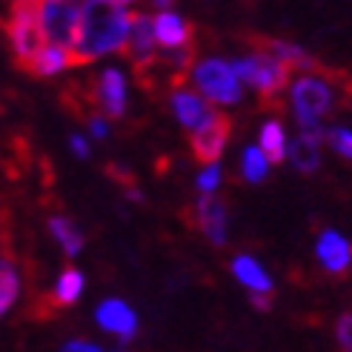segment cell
<instances>
[{"label":"cell","mask_w":352,"mask_h":352,"mask_svg":"<svg viewBox=\"0 0 352 352\" xmlns=\"http://www.w3.org/2000/svg\"><path fill=\"white\" fill-rule=\"evenodd\" d=\"M230 135H232V120L223 112H215L204 126L192 132V155H195L204 166H215L226 144H230Z\"/></svg>","instance_id":"obj_7"},{"label":"cell","mask_w":352,"mask_h":352,"mask_svg":"<svg viewBox=\"0 0 352 352\" xmlns=\"http://www.w3.org/2000/svg\"><path fill=\"white\" fill-rule=\"evenodd\" d=\"M152 29H155L157 46H164L166 52H172V49H189L192 26L184 21L181 14H175V12L166 9L157 17H152Z\"/></svg>","instance_id":"obj_13"},{"label":"cell","mask_w":352,"mask_h":352,"mask_svg":"<svg viewBox=\"0 0 352 352\" xmlns=\"http://www.w3.org/2000/svg\"><path fill=\"white\" fill-rule=\"evenodd\" d=\"M60 352H100V346L98 344H92V341H83V338H75V341H69V344H63V349Z\"/></svg>","instance_id":"obj_27"},{"label":"cell","mask_w":352,"mask_h":352,"mask_svg":"<svg viewBox=\"0 0 352 352\" xmlns=\"http://www.w3.org/2000/svg\"><path fill=\"white\" fill-rule=\"evenodd\" d=\"M17 292H21V278H17V272L9 267L0 270V318L9 312V307L17 301Z\"/></svg>","instance_id":"obj_23"},{"label":"cell","mask_w":352,"mask_h":352,"mask_svg":"<svg viewBox=\"0 0 352 352\" xmlns=\"http://www.w3.org/2000/svg\"><path fill=\"white\" fill-rule=\"evenodd\" d=\"M172 112H175V118H178L181 126L195 132L198 126H204V123L215 115V107H212V103H206L198 92L175 89L172 92Z\"/></svg>","instance_id":"obj_11"},{"label":"cell","mask_w":352,"mask_h":352,"mask_svg":"<svg viewBox=\"0 0 352 352\" xmlns=\"http://www.w3.org/2000/svg\"><path fill=\"white\" fill-rule=\"evenodd\" d=\"M263 52H267L270 58H275L278 63H284L289 72L292 69H312L315 60L307 55V52L301 46H295V43H287V41H263Z\"/></svg>","instance_id":"obj_17"},{"label":"cell","mask_w":352,"mask_h":352,"mask_svg":"<svg viewBox=\"0 0 352 352\" xmlns=\"http://www.w3.org/2000/svg\"><path fill=\"white\" fill-rule=\"evenodd\" d=\"M195 186L204 192V195H215V189L221 186V169H218V164H215V166H206V169L198 175Z\"/></svg>","instance_id":"obj_25"},{"label":"cell","mask_w":352,"mask_h":352,"mask_svg":"<svg viewBox=\"0 0 352 352\" xmlns=\"http://www.w3.org/2000/svg\"><path fill=\"white\" fill-rule=\"evenodd\" d=\"M38 14H41L46 46L72 52L78 41V29H80V6L66 3V0H43V3H38Z\"/></svg>","instance_id":"obj_4"},{"label":"cell","mask_w":352,"mask_h":352,"mask_svg":"<svg viewBox=\"0 0 352 352\" xmlns=\"http://www.w3.org/2000/svg\"><path fill=\"white\" fill-rule=\"evenodd\" d=\"M155 49H157V41H155V29H152V17L144 14V12H138L132 14V23H129V38H126V55L129 60L135 63V69H144L149 66L157 55H155Z\"/></svg>","instance_id":"obj_8"},{"label":"cell","mask_w":352,"mask_h":352,"mask_svg":"<svg viewBox=\"0 0 352 352\" xmlns=\"http://www.w3.org/2000/svg\"><path fill=\"white\" fill-rule=\"evenodd\" d=\"M83 292V275L72 267V270H63L60 278H58V284H55V292H52V298H55V304L58 307H69V304H75L78 298Z\"/></svg>","instance_id":"obj_21"},{"label":"cell","mask_w":352,"mask_h":352,"mask_svg":"<svg viewBox=\"0 0 352 352\" xmlns=\"http://www.w3.org/2000/svg\"><path fill=\"white\" fill-rule=\"evenodd\" d=\"M267 172H270V161L261 152V146H246L243 149V178L250 184H261L267 178Z\"/></svg>","instance_id":"obj_22"},{"label":"cell","mask_w":352,"mask_h":352,"mask_svg":"<svg viewBox=\"0 0 352 352\" xmlns=\"http://www.w3.org/2000/svg\"><path fill=\"white\" fill-rule=\"evenodd\" d=\"M89 129H92L95 138H107V132H109V126H107V120H103V118H92Z\"/></svg>","instance_id":"obj_29"},{"label":"cell","mask_w":352,"mask_h":352,"mask_svg":"<svg viewBox=\"0 0 352 352\" xmlns=\"http://www.w3.org/2000/svg\"><path fill=\"white\" fill-rule=\"evenodd\" d=\"M132 14L126 3H83L80 29L72 46V63H89L100 55L126 49Z\"/></svg>","instance_id":"obj_1"},{"label":"cell","mask_w":352,"mask_h":352,"mask_svg":"<svg viewBox=\"0 0 352 352\" xmlns=\"http://www.w3.org/2000/svg\"><path fill=\"white\" fill-rule=\"evenodd\" d=\"M72 152H75L78 157H89V144H86L80 135H75V138H72Z\"/></svg>","instance_id":"obj_28"},{"label":"cell","mask_w":352,"mask_h":352,"mask_svg":"<svg viewBox=\"0 0 352 352\" xmlns=\"http://www.w3.org/2000/svg\"><path fill=\"white\" fill-rule=\"evenodd\" d=\"M69 66H75V63H72V52L58 49V46H46L41 55H38V60H34V63L26 69V72L38 75V78H52V75L63 72V69H69Z\"/></svg>","instance_id":"obj_18"},{"label":"cell","mask_w":352,"mask_h":352,"mask_svg":"<svg viewBox=\"0 0 352 352\" xmlns=\"http://www.w3.org/2000/svg\"><path fill=\"white\" fill-rule=\"evenodd\" d=\"M9 43H12V55L17 60V66L29 69L38 55L46 49V38L41 29V14H38V3H14L12 14H9Z\"/></svg>","instance_id":"obj_2"},{"label":"cell","mask_w":352,"mask_h":352,"mask_svg":"<svg viewBox=\"0 0 352 352\" xmlns=\"http://www.w3.org/2000/svg\"><path fill=\"white\" fill-rule=\"evenodd\" d=\"M230 66H232L238 83H246V86H252V89H258L263 95V100H275V95L287 89L289 69L284 63H278L275 58H270L263 49H255L252 55H246Z\"/></svg>","instance_id":"obj_3"},{"label":"cell","mask_w":352,"mask_h":352,"mask_svg":"<svg viewBox=\"0 0 352 352\" xmlns=\"http://www.w3.org/2000/svg\"><path fill=\"white\" fill-rule=\"evenodd\" d=\"M261 152L267 155L270 164H280L287 157V132L280 126V120H270L261 129Z\"/></svg>","instance_id":"obj_20"},{"label":"cell","mask_w":352,"mask_h":352,"mask_svg":"<svg viewBox=\"0 0 352 352\" xmlns=\"http://www.w3.org/2000/svg\"><path fill=\"white\" fill-rule=\"evenodd\" d=\"M192 80L198 86V95L209 103H238L241 83L232 72V66L221 58H206L192 69Z\"/></svg>","instance_id":"obj_5"},{"label":"cell","mask_w":352,"mask_h":352,"mask_svg":"<svg viewBox=\"0 0 352 352\" xmlns=\"http://www.w3.org/2000/svg\"><path fill=\"white\" fill-rule=\"evenodd\" d=\"M336 338L341 352H352V312H344L336 324Z\"/></svg>","instance_id":"obj_26"},{"label":"cell","mask_w":352,"mask_h":352,"mask_svg":"<svg viewBox=\"0 0 352 352\" xmlns=\"http://www.w3.org/2000/svg\"><path fill=\"white\" fill-rule=\"evenodd\" d=\"M232 275H235L252 295H272V278L267 275V270H263L255 258L238 255V258L232 261Z\"/></svg>","instance_id":"obj_15"},{"label":"cell","mask_w":352,"mask_h":352,"mask_svg":"<svg viewBox=\"0 0 352 352\" xmlns=\"http://www.w3.org/2000/svg\"><path fill=\"white\" fill-rule=\"evenodd\" d=\"M321 140L318 138H309V135H301L295 138L289 149H287V157L292 161V166L298 172H315L321 166Z\"/></svg>","instance_id":"obj_16"},{"label":"cell","mask_w":352,"mask_h":352,"mask_svg":"<svg viewBox=\"0 0 352 352\" xmlns=\"http://www.w3.org/2000/svg\"><path fill=\"white\" fill-rule=\"evenodd\" d=\"M49 232H52V238L60 243V250H63L69 258H75V255L83 250V235L78 232V226L69 221V218H63V215L49 218Z\"/></svg>","instance_id":"obj_19"},{"label":"cell","mask_w":352,"mask_h":352,"mask_svg":"<svg viewBox=\"0 0 352 352\" xmlns=\"http://www.w3.org/2000/svg\"><path fill=\"white\" fill-rule=\"evenodd\" d=\"M98 103L109 118H120L126 112V78H123L118 69H107V72L100 75Z\"/></svg>","instance_id":"obj_14"},{"label":"cell","mask_w":352,"mask_h":352,"mask_svg":"<svg viewBox=\"0 0 352 352\" xmlns=\"http://www.w3.org/2000/svg\"><path fill=\"white\" fill-rule=\"evenodd\" d=\"M270 304H272V295H252L255 309H270Z\"/></svg>","instance_id":"obj_30"},{"label":"cell","mask_w":352,"mask_h":352,"mask_svg":"<svg viewBox=\"0 0 352 352\" xmlns=\"http://www.w3.org/2000/svg\"><path fill=\"white\" fill-rule=\"evenodd\" d=\"M289 98H292V109H295V118L301 123V129H315L321 126V118L332 109V92L329 86L315 78V75H301L292 89H289Z\"/></svg>","instance_id":"obj_6"},{"label":"cell","mask_w":352,"mask_h":352,"mask_svg":"<svg viewBox=\"0 0 352 352\" xmlns=\"http://www.w3.org/2000/svg\"><path fill=\"white\" fill-rule=\"evenodd\" d=\"M198 212V226L206 235V241H212L215 246L226 243V204L218 195H201V201L195 204Z\"/></svg>","instance_id":"obj_12"},{"label":"cell","mask_w":352,"mask_h":352,"mask_svg":"<svg viewBox=\"0 0 352 352\" xmlns=\"http://www.w3.org/2000/svg\"><path fill=\"white\" fill-rule=\"evenodd\" d=\"M98 324L112 332V336H118L120 341H132L135 338V329H138V315L132 312L129 304L118 301V298H109V301H103L95 312Z\"/></svg>","instance_id":"obj_10"},{"label":"cell","mask_w":352,"mask_h":352,"mask_svg":"<svg viewBox=\"0 0 352 352\" xmlns=\"http://www.w3.org/2000/svg\"><path fill=\"white\" fill-rule=\"evenodd\" d=\"M3 267H6V261H0V270H3Z\"/></svg>","instance_id":"obj_31"},{"label":"cell","mask_w":352,"mask_h":352,"mask_svg":"<svg viewBox=\"0 0 352 352\" xmlns=\"http://www.w3.org/2000/svg\"><path fill=\"white\" fill-rule=\"evenodd\" d=\"M324 138L329 140V146L336 149L341 157L352 161V132H349V129H344V126H332Z\"/></svg>","instance_id":"obj_24"},{"label":"cell","mask_w":352,"mask_h":352,"mask_svg":"<svg viewBox=\"0 0 352 352\" xmlns=\"http://www.w3.org/2000/svg\"><path fill=\"white\" fill-rule=\"evenodd\" d=\"M315 255H318L321 267H324L329 275H344V272H349V267H352V246H349V241H346L341 232H336V230H327V232L318 238Z\"/></svg>","instance_id":"obj_9"}]
</instances>
